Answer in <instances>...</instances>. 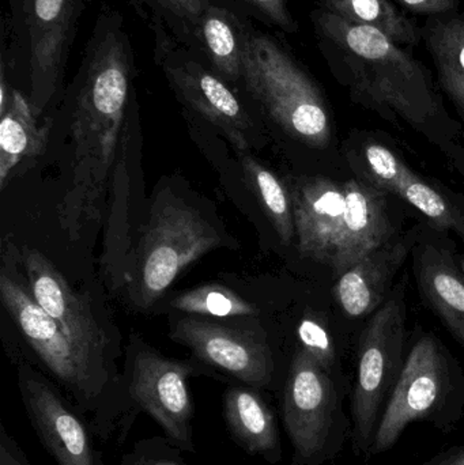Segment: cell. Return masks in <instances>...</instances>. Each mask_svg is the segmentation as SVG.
I'll return each instance as SVG.
<instances>
[{
    "instance_id": "cell-1",
    "label": "cell",
    "mask_w": 464,
    "mask_h": 465,
    "mask_svg": "<svg viewBox=\"0 0 464 465\" xmlns=\"http://www.w3.org/2000/svg\"><path fill=\"white\" fill-rule=\"evenodd\" d=\"M133 76L135 54L124 19L105 8L95 19L71 84L73 177L59 206L60 226L71 241L100 221Z\"/></svg>"
},
{
    "instance_id": "cell-2",
    "label": "cell",
    "mask_w": 464,
    "mask_h": 465,
    "mask_svg": "<svg viewBox=\"0 0 464 465\" xmlns=\"http://www.w3.org/2000/svg\"><path fill=\"white\" fill-rule=\"evenodd\" d=\"M310 19L321 57L351 100L395 125L405 123L464 173L462 128L449 116L429 68L372 27L349 24L316 5Z\"/></svg>"
},
{
    "instance_id": "cell-3",
    "label": "cell",
    "mask_w": 464,
    "mask_h": 465,
    "mask_svg": "<svg viewBox=\"0 0 464 465\" xmlns=\"http://www.w3.org/2000/svg\"><path fill=\"white\" fill-rule=\"evenodd\" d=\"M240 87L296 141L318 149L331 141V108L323 89L278 35L253 29Z\"/></svg>"
},
{
    "instance_id": "cell-4",
    "label": "cell",
    "mask_w": 464,
    "mask_h": 465,
    "mask_svg": "<svg viewBox=\"0 0 464 465\" xmlns=\"http://www.w3.org/2000/svg\"><path fill=\"white\" fill-rule=\"evenodd\" d=\"M463 420L464 371L435 336H421L406 357L370 460L390 452L413 423H427L451 434Z\"/></svg>"
},
{
    "instance_id": "cell-5",
    "label": "cell",
    "mask_w": 464,
    "mask_h": 465,
    "mask_svg": "<svg viewBox=\"0 0 464 465\" xmlns=\"http://www.w3.org/2000/svg\"><path fill=\"white\" fill-rule=\"evenodd\" d=\"M89 0H8L10 45L2 62L24 76L35 114L62 89L71 48Z\"/></svg>"
},
{
    "instance_id": "cell-6",
    "label": "cell",
    "mask_w": 464,
    "mask_h": 465,
    "mask_svg": "<svg viewBox=\"0 0 464 465\" xmlns=\"http://www.w3.org/2000/svg\"><path fill=\"white\" fill-rule=\"evenodd\" d=\"M406 305L395 290L362 331L357 350L356 379L350 399L351 445L370 461L376 433L400 381L406 357Z\"/></svg>"
},
{
    "instance_id": "cell-7",
    "label": "cell",
    "mask_w": 464,
    "mask_h": 465,
    "mask_svg": "<svg viewBox=\"0 0 464 465\" xmlns=\"http://www.w3.org/2000/svg\"><path fill=\"white\" fill-rule=\"evenodd\" d=\"M343 398L331 376L300 347L282 395L283 428L293 447L291 465H326L340 458L351 439Z\"/></svg>"
},
{
    "instance_id": "cell-8",
    "label": "cell",
    "mask_w": 464,
    "mask_h": 465,
    "mask_svg": "<svg viewBox=\"0 0 464 465\" xmlns=\"http://www.w3.org/2000/svg\"><path fill=\"white\" fill-rule=\"evenodd\" d=\"M201 366L169 360L150 347L136 346L128 360L127 376L120 382L116 429L122 444L136 417L146 412L183 452L195 453L193 403L188 380L201 374Z\"/></svg>"
},
{
    "instance_id": "cell-9",
    "label": "cell",
    "mask_w": 464,
    "mask_h": 465,
    "mask_svg": "<svg viewBox=\"0 0 464 465\" xmlns=\"http://www.w3.org/2000/svg\"><path fill=\"white\" fill-rule=\"evenodd\" d=\"M221 245L218 232L195 210L184 204H165L147 225L138 257L133 298L150 308L180 273Z\"/></svg>"
},
{
    "instance_id": "cell-10",
    "label": "cell",
    "mask_w": 464,
    "mask_h": 465,
    "mask_svg": "<svg viewBox=\"0 0 464 465\" xmlns=\"http://www.w3.org/2000/svg\"><path fill=\"white\" fill-rule=\"evenodd\" d=\"M154 60L177 98L217 128L236 149L247 150L255 123L225 79L166 30L153 29Z\"/></svg>"
},
{
    "instance_id": "cell-11",
    "label": "cell",
    "mask_w": 464,
    "mask_h": 465,
    "mask_svg": "<svg viewBox=\"0 0 464 465\" xmlns=\"http://www.w3.org/2000/svg\"><path fill=\"white\" fill-rule=\"evenodd\" d=\"M24 265L35 300L56 320L68 341L114 393L117 422L120 382L114 379L108 336L97 324L89 300L75 292L54 262L41 252L25 249Z\"/></svg>"
},
{
    "instance_id": "cell-12",
    "label": "cell",
    "mask_w": 464,
    "mask_h": 465,
    "mask_svg": "<svg viewBox=\"0 0 464 465\" xmlns=\"http://www.w3.org/2000/svg\"><path fill=\"white\" fill-rule=\"evenodd\" d=\"M171 338L188 347L204 365L242 384L258 390H270L274 384V355L259 332L185 317L172 325Z\"/></svg>"
},
{
    "instance_id": "cell-13",
    "label": "cell",
    "mask_w": 464,
    "mask_h": 465,
    "mask_svg": "<svg viewBox=\"0 0 464 465\" xmlns=\"http://www.w3.org/2000/svg\"><path fill=\"white\" fill-rule=\"evenodd\" d=\"M18 385L32 428L57 465H104L90 422L48 380L21 366Z\"/></svg>"
},
{
    "instance_id": "cell-14",
    "label": "cell",
    "mask_w": 464,
    "mask_h": 465,
    "mask_svg": "<svg viewBox=\"0 0 464 465\" xmlns=\"http://www.w3.org/2000/svg\"><path fill=\"white\" fill-rule=\"evenodd\" d=\"M368 182L409 202L441 231L455 232L464 243V195L436 187L419 176L386 146L370 144L364 150Z\"/></svg>"
},
{
    "instance_id": "cell-15",
    "label": "cell",
    "mask_w": 464,
    "mask_h": 465,
    "mask_svg": "<svg viewBox=\"0 0 464 465\" xmlns=\"http://www.w3.org/2000/svg\"><path fill=\"white\" fill-rule=\"evenodd\" d=\"M300 253L332 267L345 214V187L327 177L299 180L291 191Z\"/></svg>"
},
{
    "instance_id": "cell-16",
    "label": "cell",
    "mask_w": 464,
    "mask_h": 465,
    "mask_svg": "<svg viewBox=\"0 0 464 465\" xmlns=\"http://www.w3.org/2000/svg\"><path fill=\"white\" fill-rule=\"evenodd\" d=\"M422 232L421 226H414L395 240L387 241L341 275L332 292L346 314L361 317L380 308L392 279L419 245Z\"/></svg>"
},
{
    "instance_id": "cell-17",
    "label": "cell",
    "mask_w": 464,
    "mask_h": 465,
    "mask_svg": "<svg viewBox=\"0 0 464 465\" xmlns=\"http://www.w3.org/2000/svg\"><path fill=\"white\" fill-rule=\"evenodd\" d=\"M346 207L332 270L342 275L370 252L391 240L386 191L361 180L345 185Z\"/></svg>"
},
{
    "instance_id": "cell-18",
    "label": "cell",
    "mask_w": 464,
    "mask_h": 465,
    "mask_svg": "<svg viewBox=\"0 0 464 465\" xmlns=\"http://www.w3.org/2000/svg\"><path fill=\"white\" fill-rule=\"evenodd\" d=\"M253 29L252 19L217 0L199 21L193 52L231 86L240 87Z\"/></svg>"
},
{
    "instance_id": "cell-19",
    "label": "cell",
    "mask_w": 464,
    "mask_h": 465,
    "mask_svg": "<svg viewBox=\"0 0 464 465\" xmlns=\"http://www.w3.org/2000/svg\"><path fill=\"white\" fill-rule=\"evenodd\" d=\"M413 262L422 298L464 349V275L460 262L435 241L419 242Z\"/></svg>"
},
{
    "instance_id": "cell-20",
    "label": "cell",
    "mask_w": 464,
    "mask_h": 465,
    "mask_svg": "<svg viewBox=\"0 0 464 465\" xmlns=\"http://www.w3.org/2000/svg\"><path fill=\"white\" fill-rule=\"evenodd\" d=\"M258 388L233 385L223 395V418L229 436L251 456L270 464L282 460L277 415Z\"/></svg>"
},
{
    "instance_id": "cell-21",
    "label": "cell",
    "mask_w": 464,
    "mask_h": 465,
    "mask_svg": "<svg viewBox=\"0 0 464 465\" xmlns=\"http://www.w3.org/2000/svg\"><path fill=\"white\" fill-rule=\"evenodd\" d=\"M0 114V187L5 190L16 165L45 149L49 124L38 127L37 114L29 98L18 89L13 90L7 106Z\"/></svg>"
},
{
    "instance_id": "cell-22",
    "label": "cell",
    "mask_w": 464,
    "mask_h": 465,
    "mask_svg": "<svg viewBox=\"0 0 464 465\" xmlns=\"http://www.w3.org/2000/svg\"><path fill=\"white\" fill-rule=\"evenodd\" d=\"M315 5L349 24L379 30L405 48L422 41L421 26L392 0H318Z\"/></svg>"
},
{
    "instance_id": "cell-23",
    "label": "cell",
    "mask_w": 464,
    "mask_h": 465,
    "mask_svg": "<svg viewBox=\"0 0 464 465\" xmlns=\"http://www.w3.org/2000/svg\"><path fill=\"white\" fill-rule=\"evenodd\" d=\"M150 29H163L185 48L195 45L199 21L217 0H130Z\"/></svg>"
},
{
    "instance_id": "cell-24",
    "label": "cell",
    "mask_w": 464,
    "mask_h": 465,
    "mask_svg": "<svg viewBox=\"0 0 464 465\" xmlns=\"http://www.w3.org/2000/svg\"><path fill=\"white\" fill-rule=\"evenodd\" d=\"M242 171L251 191L255 193L262 209L271 221L278 237L285 245L296 235L291 193L269 169L252 157L242 158Z\"/></svg>"
},
{
    "instance_id": "cell-25",
    "label": "cell",
    "mask_w": 464,
    "mask_h": 465,
    "mask_svg": "<svg viewBox=\"0 0 464 465\" xmlns=\"http://www.w3.org/2000/svg\"><path fill=\"white\" fill-rule=\"evenodd\" d=\"M172 306L184 313L217 319L252 317L259 313L253 303L222 284H203L183 292L172 301Z\"/></svg>"
},
{
    "instance_id": "cell-26",
    "label": "cell",
    "mask_w": 464,
    "mask_h": 465,
    "mask_svg": "<svg viewBox=\"0 0 464 465\" xmlns=\"http://www.w3.org/2000/svg\"><path fill=\"white\" fill-rule=\"evenodd\" d=\"M421 35L433 59L444 60L464 75V13L428 16Z\"/></svg>"
},
{
    "instance_id": "cell-27",
    "label": "cell",
    "mask_w": 464,
    "mask_h": 465,
    "mask_svg": "<svg viewBox=\"0 0 464 465\" xmlns=\"http://www.w3.org/2000/svg\"><path fill=\"white\" fill-rule=\"evenodd\" d=\"M297 336L300 347L331 376L343 396L349 395L350 388L338 369L337 349L329 330L315 317L307 316L297 327Z\"/></svg>"
},
{
    "instance_id": "cell-28",
    "label": "cell",
    "mask_w": 464,
    "mask_h": 465,
    "mask_svg": "<svg viewBox=\"0 0 464 465\" xmlns=\"http://www.w3.org/2000/svg\"><path fill=\"white\" fill-rule=\"evenodd\" d=\"M234 10L252 21L261 22L269 29L285 35L299 32L300 24L291 11L289 0H222Z\"/></svg>"
},
{
    "instance_id": "cell-29",
    "label": "cell",
    "mask_w": 464,
    "mask_h": 465,
    "mask_svg": "<svg viewBox=\"0 0 464 465\" xmlns=\"http://www.w3.org/2000/svg\"><path fill=\"white\" fill-rule=\"evenodd\" d=\"M183 450L168 437H153L135 442L119 465H190L183 458Z\"/></svg>"
},
{
    "instance_id": "cell-30",
    "label": "cell",
    "mask_w": 464,
    "mask_h": 465,
    "mask_svg": "<svg viewBox=\"0 0 464 465\" xmlns=\"http://www.w3.org/2000/svg\"><path fill=\"white\" fill-rule=\"evenodd\" d=\"M438 73L439 86L452 101L464 120V75L457 68L440 59H433Z\"/></svg>"
},
{
    "instance_id": "cell-31",
    "label": "cell",
    "mask_w": 464,
    "mask_h": 465,
    "mask_svg": "<svg viewBox=\"0 0 464 465\" xmlns=\"http://www.w3.org/2000/svg\"><path fill=\"white\" fill-rule=\"evenodd\" d=\"M406 13L416 15L438 16L459 11V0H392Z\"/></svg>"
},
{
    "instance_id": "cell-32",
    "label": "cell",
    "mask_w": 464,
    "mask_h": 465,
    "mask_svg": "<svg viewBox=\"0 0 464 465\" xmlns=\"http://www.w3.org/2000/svg\"><path fill=\"white\" fill-rule=\"evenodd\" d=\"M0 465H30L15 440L3 425L0 428Z\"/></svg>"
},
{
    "instance_id": "cell-33",
    "label": "cell",
    "mask_w": 464,
    "mask_h": 465,
    "mask_svg": "<svg viewBox=\"0 0 464 465\" xmlns=\"http://www.w3.org/2000/svg\"><path fill=\"white\" fill-rule=\"evenodd\" d=\"M414 465H464V442L441 450L429 460Z\"/></svg>"
},
{
    "instance_id": "cell-34",
    "label": "cell",
    "mask_w": 464,
    "mask_h": 465,
    "mask_svg": "<svg viewBox=\"0 0 464 465\" xmlns=\"http://www.w3.org/2000/svg\"><path fill=\"white\" fill-rule=\"evenodd\" d=\"M460 268H462L463 275H464V259H460Z\"/></svg>"
}]
</instances>
